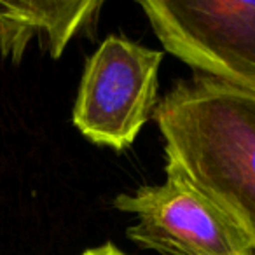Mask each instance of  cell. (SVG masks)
<instances>
[{"mask_svg": "<svg viewBox=\"0 0 255 255\" xmlns=\"http://www.w3.org/2000/svg\"><path fill=\"white\" fill-rule=\"evenodd\" d=\"M164 51L198 75L255 96V2L140 0Z\"/></svg>", "mask_w": 255, "mask_h": 255, "instance_id": "3", "label": "cell"}, {"mask_svg": "<svg viewBox=\"0 0 255 255\" xmlns=\"http://www.w3.org/2000/svg\"><path fill=\"white\" fill-rule=\"evenodd\" d=\"M82 255H126L121 248H117L116 245L112 243H105L102 247H95V248H89L86 250Z\"/></svg>", "mask_w": 255, "mask_h": 255, "instance_id": "6", "label": "cell"}, {"mask_svg": "<svg viewBox=\"0 0 255 255\" xmlns=\"http://www.w3.org/2000/svg\"><path fill=\"white\" fill-rule=\"evenodd\" d=\"M166 180L142 185L114 199L119 212L136 217L126 231L138 247L159 255H255V243L220 206L166 164Z\"/></svg>", "mask_w": 255, "mask_h": 255, "instance_id": "4", "label": "cell"}, {"mask_svg": "<svg viewBox=\"0 0 255 255\" xmlns=\"http://www.w3.org/2000/svg\"><path fill=\"white\" fill-rule=\"evenodd\" d=\"M163 53L109 35L84 65L72 110L75 128L96 145L126 150L159 105Z\"/></svg>", "mask_w": 255, "mask_h": 255, "instance_id": "2", "label": "cell"}, {"mask_svg": "<svg viewBox=\"0 0 255 255\" xmlns=\"http://www.w3.org/2000/svg\"><path fill=\"white\" fill-rule=\"evenodd\" d=\"M154 119L166 164L255 243V96L196 75L175 84Z\"/></svg>", "mask_w": 255, "mask_h": 255, "instance_id": "1", "label": "cell"}, {"mask_svg": "<svg viewBox=\"0 0 255 255\" xmlns=\"http://www.w3.org/2000/svg\"><path fill=\"white\" fill-rule=\"evenodd\" d=\"M102 7L103 0H0V54L16 65L30 40L39 39L58 60L75 35L95 28Z\"/></svg>", "mask_w": 255, "mask_h": 255, "instance_id": "5", "label": "cell"}]
</instances>
